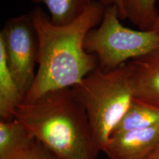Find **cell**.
I'll use <instances>...</instances> for the list:
<instances>
[{
	"mask_svg": "<svg viewBox=\"0 0 159 159\" xmlns=\"http://www.w3.org/2000/svg\"><path fill=\"white\" fill-rule=\"evenodd\" d=\"M73 90L86 113L95 144L102 152L134 99L128 64L109 71L97 67Z\"/></svg>",
	"mask_w": 159,
	"mask_h": 159,
	"instance_id": "3",
	"label": "cell"
},
{
	"mask_svg": "<svg viewBox=\"0 0 159 159\" xmlns=\"http://www.w3.org/2000/svg\"><path fill=\"white\" fill-rule=\"evenodd\" d=\"M127 64L134 99L159 106V44Z\"/></svg>",
	"mask_w": 159,
	"mask_h": 159,
	"instance_id": "7",
	"label": "cell"
},
{
	"mask_svg": "<svg viewBox=\"0 0 159 159\" xmlns=\"http://www.w3.org/2000/svg\"><path fill=\"white\" fill-rule=\"evenodd\" d=\"M105 7L97 0L73 22L63 26L52 23L40 7L30 17L39 40L36 75L24 102H31L49 91L73 88L98 67L94 55L84 48L86 35L99 25Z\"/></svg>",
	"mask_w": 159,
	"mask_h": 159,
	"instance_id": "1",
	"label": "cell"
},
{
	"mask_svg": "<svg viewBox=\"0 0 159 159\" xmlns=\"http://www.w3.org/2000/svg\"><path fill=\"white\" fill-rule=\"evenodd\" d=\"M151 30L154 31L155 33H156L157 34L159 35V13H158V16H157L156 19V21H155V23H154L153 26H152Z\"/></svg>",
	"mask_w": 159,
	"mask_h": 159,
	"instance_id": "16",
	"label": "cell"
},
{
	"mask_svg": "<svg viewBox=\"0 0 159 159\" xmlns=\"http://www.w3.org/2000/svg\"><path fill=\"white\" fill-rule=\"evenodd\" d=\"M157 0H124V20L128 19L139 30H151L158 13Z\"/></svg>",
	"mask_w": 159,
	"mask_h": 159,
	"instance_id": "12",
	"label": "cell"
},
{
	"mask_svg": "<svg viewBox=\"0 0 159 159\" xmlns=\"http://www.w3.org/2000/svg\"><path fill=\"white\" fill-rule=\"evenodd\" d=\"M120 20L116 5L106 7L101 22L85 36V51L97 57L103 71L118 68L159 44V35L154 31L128 28Z\"/></svg>",
	"mask_w": 159,
	"mask_h": 159,
	"instance_id": "4",
	"label": "cell"
},
{
	"mask_svg": "<svg viewBox=\"0 0 159 159\" xmlns=\"http://www.w3.org/2000/svg\"><path fill=\"white\" fill-rule=\"evenodd\" d=\"M14 119L61 159H97L100 152L73 88L49 91L31 102H23Z\"/></svg>",
	"mask_w": 159,
	"mask_h": 159,
	"instance_id": "2",
	"label": "cell"
},
{
	"mask_svg": "<svg viewBox=\"0 0 159 159\" xmlns=\"http://www.w3.org/2000/svg\"><path fill=\"white\" fill-rule=\"evenodd\" d=\"M145 159H159V145Z\"/></svg>",
	"mask_w": 159,
	"mask_h": 159,
	"instance_id": "15",
	"label": "cell"
},
{
	"mask_svg": "<svg viewBox=\"0 0 159 159\" xmlns=\"http://www.w3.org/2000/svg\"><path fill=\"white\" fill-rule=\"evenodd\" d=\"M22 159H61L44 145L35 139L30 150L26 152Z\"/></svg>",
	"mask_w": 159,
	"mask_h": 159,
	"instance_id": "13",
	"label": "cell"
},
{
	"mask_svg": "<svg viewBox=\"0 0 159 159\" xmlns=\"http://www.w3.org/2000/svg\"><path fill=\"white\" fill-rule=\"evenodd\" d=\"M0 43L10 71L26 96L35 80L39 57V40L30 15L7 20L0 33Z\"/></svg>",
	"mask_w": 159,
	"mask_h": 159,
	"instance_id": "5",
	"label": "cell"
},
{
	"mask_svg": "<svg viewBox=\"0 0 159 159\" xmlns=\"http://www.w3.org/2000/svg\"><path fill=\"white\" fill-rule=\"evenodd\" d=\"M43 4L48 9L52 23L57 26L69 25L84 13L93 0H31Z\"/></svg>",
	"mask_w": 159,
	"mask_h": 159,
	"instance_id": "11",
	"label": "cell"
},
{
	"mask_svg": "<svg viewBox=\"0 0 159 159\" xmlns=\"http://www.w3.org/2000/svg\"><path fill=\"white\" fill-rule=\"evenodd\" d=\"M105 7L111 5H116L119 10V17L122 20H124V0H97Z\"/></svg>",
	"mask_w": 159,
	"mask_h": 159,
	"instance_id": "14",
	"label": "cell"
},
{
	"mask_svg": "<svg viewBox=\"0 0 159 159\" xmlns=\"http://www.w3.org/2000/svg\"><path fill=\"white\" fill-rule=\"evenodd\" d=\"M159 145V125L111 136L103 149L109 159H145Z\"/></svg>",
	"mask_w": 159,
	"mask_h": 159,
	"instance_id": "6",
	"label": "cell"
},
{
	"mask_svg": "<svg viewBox=\"0 0 159 159\" xmlns=\"http://www.w3.org/2000/svg\"><path fill=\"white\" fill-rule=\"evenodd\" d=\"M35 141L16 119L0 120V159H22Z\"/></svg>",
	"mask_w": 159,
	"mask_h": 159,
	"instance_id": "8",
	"label": "cell"
},
{
	"mask_svg": "<svg viewBox=\"0 0 159 159\" xmlns=\"http://www.w3.org/2000/svg\"><path fill=\"white\" fill-rule=\"evenodd\" d=\"M25 99V95L10 71L5 49L2 43H0V120L14 119L16 110Z\"/></svg>",
	"mask_w": 159,
	"mask_h": 159,
	"instance_id": "9",
	"label": "cell"
},
{
	"mask_svg": "<svg viewBox=\"0 0 159 159\" xmlns=\"http://www.w3.org/2000/svg\"><path fill=\"white\" fill-rule=\"evenodd\" d=\"M159 125V106L134 99L111 136ZM111 138V137H110Z\"/></svg>",
	"mask_w": 159,
	"mask_h": 159,
	"instance_id": "10",
	"label": "cell"
}]
</instances>
